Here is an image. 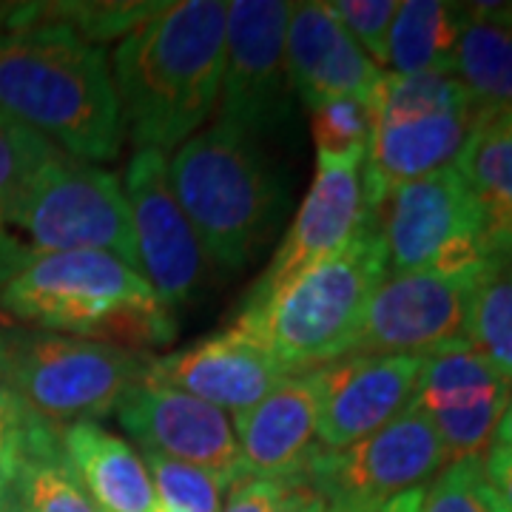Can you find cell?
I'll return each mask as SVG.
<instances>
[{"label": "cell", "mask_w": 512, "mask_h": 512, "mask_svg": "<svg viewBox=\"0 0 512 512\" xmlns=\"http://www.w3.org/2000/svg\"><path fill=\"white\" fill-rule=\"evenodd\" d=\"M0 18V114L86 163L120 157L123 114L109 57L55 6Z\"/></svg>", "instance_id": "cell-1"}, {"label": "cell", "mask_w": 512, "mask_h": 512, "mask_svg": "<svg viewBox=\"0 0 512 512\" xmlns=\"http://www.w3.org/2000/svg\"><path fill=\"white\" fill-rule=\"evenodd\" d=\"M228 3H163L134 26L111 57L123 128L137 151L191 140L220 103Z\"/></svg>", "instance_id": "cell-2"}, {"label": "cell", "mask_w": 512, "mask_h": 512, "mask_svg": "<svg viewBox=\"0 0 512 512\" xmlns=\"http://www.w3.org/2000/svg\"><path fill=\"white\" fill-rule=\"evenodd\" d=\"M390 274L376 211L356 234L285 288L242 305L234 328L248 333L288 373H305L348 356L367 302Z\"/></svg>", "instance_id": "cell-3"}, {"label": "cell", "mask_w": 512, "mask_h": 512, "mask_svg": "<svg viewBox=\"0 0 512 512\" xmlns=\"http://www.w3.org/2000/svg\"><path fill=\"white\" fill-rule=\"evenodd\" d=\"M168 183L208 259L239 271L276 231L282 174L254 134L228 123L197 131L168 160Z\"/></svg>", "instance_id": "cell-4"}, {"label": "cell", "mask_w": 512, "mask_h": 512, "mask_svg": "<svg viewBox=\"0 0 512 512\" xmlns=\"http://www.w3.org/2000/svg\"><path fill=\"white\" fill-rule=\"evenodd\" d=\"M0 308L49 333L146 353L171 342L177 330L143 276L97 251L40 256L0 285Z\"/></svg>", "instance_id": "cell-5"}, {"label": "cell", "mask_w": 512, "mask_h": 512, "mask_svg": "<svg viewBox=\"0 0 512 512\" xmlns=\"http://www.w3.org/2000/svg\"><path fill=\"white\" fill-rule=\"evenodd\" d=\"M74 251L109 254L137 271L120 180L57 148L0 211V285L40 256Z\"/></svg>", "instance_id": "cell-6"}, {"label": "cell", "mask_w": 512, "mask_h": 512, "mask_svg": "<svg viewBox=\"0 0 512 512\" xmlns=\"http://www.w3.org/2000/svg\"><path fill=\"white\" fill-rule=\"evenodd\" d=\"M151 353L63 333H32L6 356L3 384L37 421L69 427L117 410L128 390L146 379Z\"/></svg>", "instance_id": "cell-7"}, {"label": "cell", "mask_w": 512, "mask_h": 512, "mask_svg": "<svg viewBox=\"0 0 512 512\" xmlns=\"http://www.w3.org/2000/svg\"><path fill=\"white\" fill-rule=\"evenodd\" d=\"M447 464L436 427L413 404L373 436L342 450L316 447L302 478L330 512H356L421 490Z\"/></svg>", "instance_id": "cell-8"}, {"label": "cell", "mask_w": 512, "mask_h": 512, "mask_svg": "<svg viewBox=\"0 0 512 512\" xmlns=\"http://www.w3.org/2000/svg\"><path fill=\"white\" fill-rule=\"evenodd\" d=\"M376 217L393 274L476 265L484 256L487 220L456 165L396 185Z\"/></svg>", "instance_id": "cell-9"}, {"label": "cell", "mask_w": 512, "mask_h": 512, "mask_svg": "<svg viewBox=\"0 0 512 512\" xmlns=\"http://www.w3.org/2000/svg\"><path fill=\"white\" fill-rule=\"evenodd\" d=\"M481 265L484 256L476 265L384 276L367 302L350 353L427 356L441 345L467 339V316Z\"/></svg>", "instance_id": "cell-10"}, {"label": "cell", "mask_w": 512, "mask_h": 512, "mask_svg": "<svg viewBox=\"0 0 512 512\" xmlns=\"http://www.w3.org/2000/svg\"><path fill=\"white\" fill-rule=\"evenodd\" d=\"M128 211L137 248V271L168 311L191 302L208 285L214 262L168 183L163 151H137L126 168Z\"/></svg>", "instance_id": "cell-11"}, {"label": "cell", "mask_w": 512, "mask_h": 512, "mask_svg": "<svg viewBox=\"0 0 512 512\" xmlns=\"http://www.w3.org/2000/svg\"><path fill=\"white\" fill-rule=\"evenodd\" d=\"M291 3L237 0L225 20V72L220 120L248 134H268L291 117V83L285 69V32Z\"/></svg>", "instance_id": "cell-12"}, {"label": "cell", "mask_w": 512, "mask_h": 512, "mask_svg": "<svg viewBox=\"0 0 512 512\" xmlns=\"http://www.w3.org/2000/svg\"><path fill=\"white\" fill-rule=\"evenodd\" d=\"M510 399V379H504L467 339H458L424 356L410 404L436 427L450 464L490 450Z\"/></svg>", "instance_id": "cell-13"}, {"label": "cell", "mask_w": 512, "mask_h": 512, "mask_svg": "<svg viewBox=\"0 0 512 512\" xmlns=\"http://www.w3.org/2000/svg\"><path fill=\"white\" fill-rule=\"evenodd\" d=\"M114 413L146 453L202 467L220 478L225 490H234L248 478L234 421L214 404L143 379L128 390Z\"/></svg>", "instance_id": "cell-14"}, {"label": "cell", "mask_w": 512, "mask_h": 512, "mask_svg": "<svg viewBox=\"0 0 512 512\" xmlns=\"http://www.w3.org/2000/svg\"><path fill=\"white\" fill-rule=\"evenodd\" d=\"M424 356L348 353L316 367L319 447L342 450L373 436L413 402Z\"/></svg>", "instance_id": "cell-15"}, {"label": "cell", "mask_w": 512, "mask_h": 512, "mask_svg": "<svg viewBox=\"0 0 512 512\" xmlns=\"http://www.w3.org/2000/svg\"><path fill=\"white\" fill-rule=\"evenodd\" d=\"M362 163L365 157H350V160L316 157V174L302 200V208L288 234L282 237L274 262L256 279L248 299H262L285 288L296 276H302L322 259L336 254L356 234V228L373 211L365 202Z\"/></svg>", "instance_id": "cell-16"}, {"label": "cell", "mask_w": 512, "mask_h": 512, "mask_svg": "<svg viewBox=\"0 0 512 512\" xmlns=\"http://www.w3.org/2000/svg\"><path fill=\"white\" fill-rule=\"evenodd\" d=\"M285 376L291 373L256 339L231 328L177 353L154 356L146 382L177 387L225 413H242L262 402Z\"/></svg>", "instance_id": "cell-17"}, {"label": "cell", "mask_w": 512, "mask_h": 512, "mask_svg": "<svg viewBox=\"0 0 512 512\" xmlns=\"http://www.w3.org/2000/svg\"><path fill=\"white\" fill-rule=\"evenodd\" d=\"M285 69L293 94L308 109L339 97H356L373 106L382 83V69L330 15L328 3H291Z\"/></svg>", "instance_id": "cell-18"}, {"label": "cell", "mask_w": 512, "mask_h": 512, "mask_svg": "<svg viewBox=\"0 0 512 512\" xmlns=\"http://www.w3.org/2000/svg\"><path fill=\"white\" fill-rule=\"evenodd\" d=\"M248 478H302L319 447V393L313 370L291 373L254 407L234 413Z\"/></svg>", "instance_id": "cell-19"}, {"label": "cell", "mask_w": 512, "mask_h": 512, "mask_svg": "<svg viewBox=\"0 0 512 512\" xmlns=\"http://www.w3.org/2000/svg\"><path fill=\"white\" fill-rule=\"evenodd\" d=\"M473 123L476 109L410 123H379L373 128L362 163L367 208L376 211L387 191H393L396 185L413 183L456 163Z\"/></svg>", "instance_id": "cell-20"}, {"label": "cell", "mask_w": 512, "mask_h": 512, "mask_svg": "<svg viewBox=\"0 0 512 512\" xmlns=\"http://www.w3.org/2000/svg\"><path fill=\"white\" fill-rule=\"evenodd\" d=\"M60 447L97 512H160L146 458L97 421L57 430Z\"/></svg>", "instance_id": "cell-21"}, {"label": "cell", "mask_w": 512, "mask_h": 512, "mask_svg": "<svg viewBox=\"0 0 512 512\" xmlns=\"http://www.w3.org/2000/svg\"><path fill=\"white\" fill-rule=\"evenodd\" d=\"M453 165L476 194L487 234L512 239V111H476V123Z\"/></svg>", "instance_id": "cell-22"}, {"label": "cell", "mask_w": 512, "mask_h": 512, "mask_svg": "<svg viewBox=\"0 0 512 512\" xmlns=\"http://www.w3.org/2000/svg\"><path fill=\"white\" fill-rule=\"evenodd\" d=\"M464 9L441 0H404L387 35L393 74H456Z\"/></svg>", "instance_id": "cell-23"}, {"label": "cell", "mask_w": 512, "mask_h": 512, "mask_svg": "<svg viewBox=\"0 0 512 512\" xmlns=\"http://www.w3.org/2000/svg\"><path fill=\"white\" fill-rule=\"evenodd\" d=\"M467 342L512 382V239L487 234L467 316Z\"/></svg>", "instance_id": "cell-24"}, {"label": "cell", "mask_w": 512, "mask_h": 512, "mask_svg": "<svg viewBox=\"0 0 512 512\" xmlns=\"http://www.w3.org/2000/svg\"><path fill=\"white\" fill-rule=\"evenodd\" d=\"M12 498L20 512H97L60 447L55 427L35 421Z\"/></svg>", "instance_id": "cell-25"}, {"label": "cell", "mask_w": 512, "mask_h": 512, "mask_svg": "<svg viewBox=\"0 0 512 512\" xmlns=\"http://www.w3.org/2000/svg\"><path fill=\"white\" fill-rule=\"evenodd\" d=\"M456 77L464 83L478 114L512 111V26L470 18L464 12Z\"/></svg>", "instance_id": "cell-26"}, {"label": "cell", "mask_w": 512, "mask_h": 512, "mask_svg": "<svg viewBox=\"0 0 512 512\" xmlns=\"http://www.w3.org/2000/svg\"><path fill=\"white\" fill-rule=\"evenodd\" d=\"M376 126L410 123L439 114L473 111V100L456 74H393L382 72L373 97Z\"/></svg>", "instance_id": "cell-27"}, {"label": "cell", "mask_w": 512, "mask_h": 512, "mask_svg": "<svg viewBox=\"0 0 512 512\" xmlns=\"http://www.w3.org/2000/svg\"><path fill=\"white\" fill-rule=\"evenodd\" d=\"M146 467L160 512H220L225 484L208 470L146 453Z\"/></svg>", "instance_id": "cell-28"}, {"label": "cell", "mask_w": 512, "mask_h": 512, "mask_svg": "<svg viewBox=\"0 0 512 512\" xmlns=\"http://www.w3.org/2000/svg\"><path fill=\"white\" fill-rule=\"evenodd\" d=\"M311 114L316 157H325V160L365 157L373 128H376V111L367 100L339 97V100H328L311 109Z\"/></svg>", "instance_id": "cell-29"}, {"label": "cell", "mask_w": 512, "mask_h": 512, "mask_svg": "<svg viewBox=\"0 0 512 512\" xmlns=\"http://www.w3.org/2000/svg\"><path fill=\"white\" fill-rule=\"evenodd\" d=\"M421 512H507L481 456L458 458L441 467V473L424 487Z\"/></svg>", "instance_id": "cell-30"}, {"label": "cell", "mask_w": 512, "mask_h": 512, "mask_svg": "<svg viewBox=\"0 0 512 512\" xmlns=\"http://www.w3.org/2000/svg\"><path fill=\"white\" fill-rule=\"evenodd\" d=\"M55 151L43 134L0 114V211Z\"/></svg>", "instance_id": "cell-31"}, {"label": "cell", "mask_w": 512, "mask_h": 512, "mask_svg": "<svg viewBox=\"0 0 512 512\" xmlns=\"http://www.w3.org/2000/svg\"><path fill=\"white\" fill-rule=\"evenodd\" d=\"M328 9L376 66L387 63V35L399 12L396 0H336Z\"/></svg>", "instance_id": "cell-32"}, {"label": "cell", "mask_w": 512, "mask_h": 512, "mask_svg": "<svg viewBox=\"0 0 512 512\" xmlns=\"http://www.w3.org/2000/svg\"><path fill=\"white\" fill-rule=\"evenodd\" d=\"M35 421L29 407L18 399V393L0 382V504L15 490Z\"/></svg>", "instance_id": "cell-33"}, {"label": "cell", "mask_w": 512, "mask_h": 512, "mask_svg": "<svg viewBox=\"0 0 512 512\" xmlns=\"http://www.w3.org/2000/svg\"><path fill=\"white\" fill-rule=\"evenodd\" d=\"M285 481L274 478H245L231 490L220 512H276Z\"/></svg>", "instance_id": "cell-34"}, {"label": "cell", "mask_w": 512, "mask_h": 512, "mask_svg": "<svg viewBox=\"0 0 512 512\" xmlns=\"http://www.w3.org/2000/svg\"><path fill=\"white\" fill-rule=\"evenodd\" d=\"M481 461L498 498L504 501L507 512H512V447H490Z\"/></svg>", "instance_id": "cell-35"}, {"label": "cell", "mask_w": 512, "mask_h": 512, "mask_svg": "<svg viewBox=\"0 0 512 512\" xmlns=\"http://www.w3.org/2000/svg\"><path fill=\"white\" fill-rule=\"evenodd\" d=\"M276 512H330V507L305 478H293V481H285Z\"/></svg>", "instance_id": "cell-36"}, {"label": "cell", "mask_w": 512, "mask_h": 512, "mask_svg": "<svg viewBox=\"0 0 512 512\" xmlns=\"http://www.w3.org/2000/svg\"><path fill=\"white\" fill-rule=\"evenodd\" d=\"M421 501H424V487L421 490H407V493L396 495L390 501H382V504H373V507L356 512H421Z\"/></svg>", "instance_id": "cell-37"}, {"label": "cell", "mask_w": 512, "mask_h": 512, "mask_svg": "<svg viewBox=\"0 0 512 512\" xmlns=\"http://www.w3.org/2000/svg\"><path fill=\"white\" fill-rule=\"evenodd\" d=\"M464 12L470 18L512 26V3H470V6H464Z\"/></svg>", "instance_id": "cell-38"}, {"label": "cell", "mask_w": 512, "mask_h": 512, "mask_svg": "<svg viewBox=\"0 0 512 512\" xmlns=\"http://www.w3.org/2000/svg\"><path fill=\"white\" fill-rule=\"evenodd\" d=\"M490 447H512V399L504 410V416H501V424L495 430V439Z\"/></svg>", "instance_id": "cell-39"}, {"label": "cell", "mask_w": 512, "mask_h": 512, "mask_svg": "<svg viewBox=\"0 0 512 512\" xmlns=\"http://www.w3.org/2000/svg\"><path fill=\"white\" fill-rule=\"evenodd\" d=\"M6 356H9V345H6L3 336H0V379H3V373H6Z\"/></svg>", "instance_id": "cell-40"}, {"label": "cell", "mask_w": 512, "mask_h": 512, "mask_svg": "<svg viewBox=\"0 0 512 512\" xmlns=\"http://www.w3.org/2000/svg\"><path fill=\"white\" fill-rule=\"evenodd\" d=\"M0 512H20L18 504H15V498H12V495H9V498H6V501L0 504Z\"/></svg>", "instance_id": "cell-41"}]
</instances>
